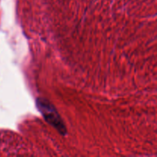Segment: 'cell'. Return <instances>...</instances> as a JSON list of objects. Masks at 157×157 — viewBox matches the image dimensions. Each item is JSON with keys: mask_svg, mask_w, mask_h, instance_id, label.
Returning <instances> with one entry per match:
<instances>
[{"mask_svg": "<svg viewBox=\"0 0 157 157\" xmlns=\"http://www.w3.org/2000/svg\"><path fill=\"white\" fill-rule=\"evenodd\" d=\"M37 107L41 113L45 121L56 129L61 135H65L67 133L65 125L55 107L44 98H38L36 101Z\"/></svg>", "mask_w": 157, "mask_h": 157, "instance_id": "cell-1", "label": "cell"}]
</instances>
